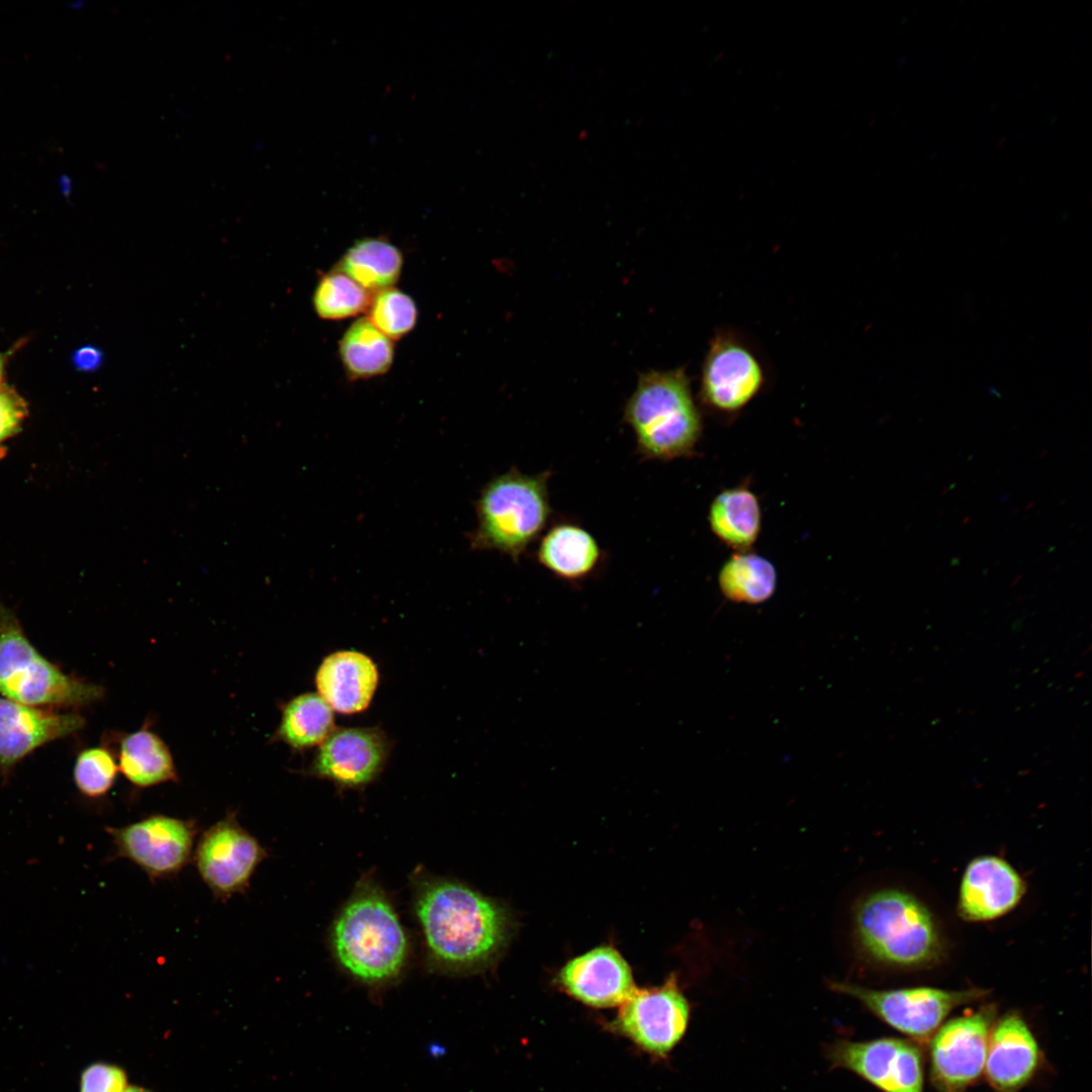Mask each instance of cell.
I'll return each mask as SVG.
<instances>
[{
  "instance_id": "cell-11",
  "label": "cell",
  "mask_w": 1092,
  "mask_h": 1092,
  "mask_svg": "<svg viewBox=\"0 0 1092 1092\" xmlns=\"http://www.w3.org/2000/svg\"><path fill=\"white\" fill-rule=\"evenodd\" d=\"M691 1008L672 974L663 985L635 990L610 1027L643 1052L666 1057L684 1037Z\"/></svg>"
},
{
  "instance_id": "cell-6",
  "label": "cell",
  "mask_w": 1092,
  "mask_h": 1092,
  "mask_svg": "<svg viewBox=\"0 0 1092 1092\" xmlns=\"http://www.w3.org/2000/svg\"><path fill=\"white\" fill-rule=\"evenodd\" d=\"M103 689L75 677L32 645L16 616L0 603V695L31 707L77 708L102 698Z\"/></svg>"
},
{
  "instance_id": "cell-31",
  "label": "cell",
  "mask_w": 1092,
  "mask_h": 1092,
  "mask_svg": "<svg viewBox=\"0 0 1092 1092\" xmlns=\"http://www.w3.org/2000/svg\"><path fill=\"white\" fill-rule=\"evenodd\" d=\"M28 416L25 399L13 388L0 385V444L14 437L22 429Z\"/></svg>"
},
{
  "instance_id": "cell-9",
  "label": "cell",
  "mask_w": 1092,
  "mask_h": 1092,
  "mask_svg": "<svg viewBox=\"0 0 1092 1092\" xmlns=\"http://www.w3.org/2000/svg\"><path fill=\"white\" fill-rule=\"evenodd\" d=\"M994 1004L944 1021L929 1043V1075L937 1092H966L984 1075Z\"/></svg>"
},
{
  "instance_id": "cell-7",
  "label": "cell",
  "mask_w": 1092,
  "mask_h": 1092,
  "mask_svg": "<svg viewBox=\"0 0 1092 1092\" xmlns=\"http://www.w3.org/2000/svg\"><path fill=\"white\" fill-rule=\"evenodd\" d=\"M830 987L861 1002L878 1018L915 1042L927 1043L957 1008L983 1000V988L949 990L929 986L877 990L832 982Z\"/></svg>"
},
{
  "instance_id": "cell-29",
  "label": "cell",
  "mask_w": 1092,
  "mask_h": 1092,
  "mask_svg": "<svg viewBox=\"0 0 1092 1092\" xmlns=\"http://www.w3.org/2000/svg\"><path fill=\"white\" fill-rule=\"evenodd\" d=\"M118 763L105 747H90L81 751L74 765V782L80 793L88 798H100L113 786Z\"/></svg>"
},
{
  "instance_id": "cell-23",
  "label": "cell",
  "mask_w": 1092,
  "mask_h": 1092,
  "mask_svg": "<svg viewBox=\"0 0 1092 1092\" xmlns=\"http://www.w3.org/2000/svg\"><path fill=\"white\" fill-rule=\"evenodd\" d=\"M118 768L129 783L140 788L177 779L168 746L156 733L145 728L121 739Z\"/></svg>"
},
{
  "instance_id": "cell-10",
  "label": "cell",
  "mask_w": 1092,
  "mask_h": 1092,
  "mask_svg": "<svg viewBox=\"0 0 1092 1092\" xmlns=\"http://www.w3.org/2000/svg\"><path fill=\"white\" fill-rule=\"evenodd\" d=\"M267 857V849L240 824L233 811L202 832L193 853L199 877L221 901L245 894Z\"/></svg>"
},
{
  "instance_id": "cell-28",
  "label": "cell",
  "mask_w": 1092,
  "mask_h": 1092,
  "mask_svg": "<svg viewBox=\"0 0 1092 1092\" xmlns=\"http://www.w3.org/2000/svg\"><path fill=\"white\" fill-rule=\"evenodd\" d=\"M366 316L390 340H398L416 326L418 308L415 300L394 287L372 293Z\"/></svg>"
},
{
  "instance_id": "cell-4",
  "label": "cell",
  "mask_w": 1092,
  "mask_h": 1092,
  "mask_svg": "<svg viewBox=\"0 0 1092 1092\" xmlns=\"http://www.w3.org/2000/svg\"><path fill=\"white\" fill-rule=\"evenodd\" d=\"M624 420L645 460L671 461L694 455L703 429L689 379L679 369L641 375L626 402Z\"/></svg>"
},
{
  "instance_id": "cell-24",
  "label": "cell",
  "mask_w": 1092,
  "mask_h": 1092,
  "mask_svg": "<svg viewBox=\"0 0 1092 1092\" xmlns=\"http://www.w3.org/2000/svg\"><path fill=\"white\" fill-rule=\"evenodd\" d=\"M339 354L348 377L367 379L386 373L394 357L392 341L367 317H360L344 333Z\"/></svg>"
},
{
  "instance_id": "cell-22",
  "label": "cell",
  "mask_w": 1092,
  "mask_h": 1092,
  "mask_svg": "<svg viewBox=\"0 0 1092 1092\" xmlns=\"http://www.w3.org/2000/svg\"><path fill=\"white\" fill-rule=\"evenodd\" d=\"M402 265L403 257L397 247L382 238H365L355 242L334 268L374 293L393 287Z\"/></svg>"
},
{
  "instance_id": "cell-32",
  "label": "cell",
  "mask_w": 1092,
  "mask_h": 1092,
  "mask_svg": "<svg viewBox=\"0 0 1092 1092\" xmlns=\"http://www.w3.org/2000/svg\"><path fill=\"white\" fill-rule=\"evenodd\" d=\"M103 362V353L97 347L88 345L78 349L73 356L74 365L81 371H94Z\"/></svg>"
},
{
  "instance_id": "cell-26",
  "label": "cell",
  "mask_w": 1092,
  "mask_h": 1092,
  "mask_svg": "<svg viewBox=\"0 0 1092 1092\" xmlns=\"http://www.w3.org/2000/svg\"><path fill=\"white\" fill-rule=\"evenodd\" d=\"M777 570L765 557L743 551L734 553L721 567L722 594L736 603L759 604L769 599L777 586Z\"/></svg>"
},
{
  "instance_id": "cell-1",
  "label": "cell",
  "mask_w": 1092,
  "mask_h": 1092,
  "mask_svg": "<svg viewBox=\"0 0 1092 1092\" xmlns=\"http://www.w3.org/2000/svg\"><path fill=\"white\" fill-rule=\"evenodd\" d=\"M411 883L429 971L465 976L495 963L511 933L505 907L462 882L421 869Z\"/></svg>"
},
{
  "instance_id": "cell-18",
  "label": "cell",
  "mask_w": 1092,
  "mask_h": 1092,
  "mask_svg": "<svg viewBox=\"0 0 1092 1092\" xmlns=\"http://www.w3.org/2000/svg\"><path fill=\"white\" fill-rule=\"evenodd\" d=\"M77 713L54 712L0 696V768L11 769L38 747L79 731Z\"/></svg>"
},
{
  "instance_id": "cell-33",
  "label": "cell",
  "mask_w": 1092,
  "mask_h": 1092,
  "mask_svg": "<svg viewBox=\"0 0 1092 1092\" xmlns=\"http://www.w3.org/2000/svg\"><path fill=\"white\" fill-rule=\"evenodd\" d=\"M59 184L61 186V189H62L63 193H65V194H68L72 189V181L66 175L60 177Z\"/></svg>"
},
{
  "instance_id": "cell-15",
  "label": "cell",
  "mask_w": 1092,
  "mask_h": 1092,
  "mask_svg": "<svg viewBox=\"0 0 1092 1092\" xmlns=\"http://www.w3.org/2000/svg\"><path fill=\"white\" fill-rule=\"evenodd\" d=\"M1025 893V881L1009 861L997 855H980L963 873L957 911L968 922L992 921L1014 910Z\"/></svg>"
},
{
  "instance_id": "cell-5",
  "label": "cell",
  "mask_w": 1092,
  "mask_h": 1092,
  "mask_svg": "<svg viewBox=\"0 0 1092 1092\" xmlns=\"http://www.w3.org/2000/svg\"><path fill=\"white\" fill-rule=\"evenodd\" d=\"M549 470L526 474L517 468L492 478L477 500V548L494 550L516 563L549 524Z\"/></svg>"
},
{
  "instance_id": "cell-8",
  "label": "cell",
  "mask_w": 1092,
  "mask_h": 1092,
  "mask_svg": "<svg viewBox=\"0 0 1092 1092\" xmlns=\"http://www.w3.org/2000/svg\"><path fill=\"white\" fill-rule=\"evenodd\" d=\"M113 858H126L152 882L177 877L193 859L198 832L193 820L153 814L121 827H107Z\"/></svg>"
},
{
  "instance_id": "cell-27",
  "label": "cell",
  "mask_w": 1092,
  "mask_h": 1092,
  "mask_svg": "<svg viewBox=\"0 0 1092 1092\" xmlns=\"http://www.w3.org/2000/svg\"><path fill=\"white\" fill-rule=\"evenodd\" d=\"M371 296L351 277L333 268L318 279L312 303L320 317L343 320L366 311Z\"/></svg>"
},
{
  "instance_id": "cell-21",
  "label": "cell",
  "mask_w": 1092,
  "mask_h": 1092,
  "mask_svg": "<svg viewBox=\"0 0 1092 1092\" xmlns=\"http://www.w3.org/2000/svg\"><path fill=\"white\" fill-rule=\"evenodd\" d=\"M708 521L713 534L724 544L747 551L761 529V509L755 493L745 486L727 488L712 502Z\"/></svg>"
},
{
  "instance_id": "cell-13",
  "label": "cell",
  "mask_w": 1092,
  "mask_h": 1092,
  "mask_svg": "<svg viewBox=\"0 0 1092 1092\" xmlns=\"http://www.w3.org/2000/svg\"><path fill=\"white\" fill-rule=\"evenodd\" d=\"M389 750L388 738L379 728L335 729L321 744L307 775L341 789H363L379 777Z\"/></svg>"
},
{
  "instance_id": "cell-3",
  "label": "cell",
  "mask_w": 1092,
  "mask_h": 1092,
  "mask_svg": "<svg viewBox=\"0 0 1092 1092\" xmlns=\"http://www.w3.org/2000/svg\"><path fill=\"white\" fill-rule=\"evenodd\" d=\"M859 952L881 967L917 971L938 965L946 940L931 909L915 894L886 888L861 898L853 911Z\"/></svg>"
},
{
  "instance_id": "cell-20",
  "label": "cell",
  "mask_w": 1092,
  "mask_h": 1092,
  "mask_svg": "<svg viewBox=\"0 0 1092 1092\" xmlns=\"http://www.w3.org/2000/svg\"><path fill=\"white\" fill-rule=\"evenodd\" d=\"M377 684V666L370 657L355 650L328 655L315 674L318 696L332 710L342 714L365 710Z\"/></svg>"
},
{
  "instance_id": "cell-19",
  "label": "cell",
  "mask_w": 1092,
  "mask_h": 1092,
  "mask_svg": "<svg viewBox=\"0 0 1092 1092\" xmlns=\"http://www.w3.org/2000/svg\"><path fill=\"white\" fill-rule=\"evenodd\" d=\"M537 562L557 579L577 584L597 574L605 553L596 537L569 521L553 524L539 539Z\"/></svg>"
},
{
  "instance_id": "cell-34",
  "label": "cell",
  "mask_w": 1092,
  "mask_h": 1092,
  "mask_svg": "<svg viewBox=\"0 0 1092 1092\" xmlns=\"http://www.w3.org/2000/svg\"><path fill=\"white\" fill-rule=\"evenodd\" d=\"M4 369H5V356L0 353V385L2 384V379H3V375H4Z\"/></svg>"
},
{
  "instance_id": "cell-14",
  "label": "cell",
  "mask_w": 1092,
  "mask_h": 1092,
  "mask_svg": "<svg viewBox=\"0 0 1092 1092\" xmlns=\"http://www.w3.org/2000/svg\"><path fill=\"white\" fill-rule=\"evenodd\" d=\"M764 381L762 367L752 352L728 335L711 342L701 377V398L711 408L735 413L759 392Z\"/></svg>"
},
{
  "instance_id": "cell-25",
  "label": "cell",
  "mask_w": 1092,
  "mask_h": 1092,
  "mask_svg": "<svg viewBox=\"0 0 1092 1092\" xmlns=\"http://www.w3.org/2000/svg\"><path fill=\"white\" fill-rule=\"evenodd\" d=\"M335 730L332 709L317 695L296 696L283 707L274 739L295 750L321 745Z\"/></svg>"
},
{
  "instance_id": "cell-12",
  "label": "cell",
  "mask_w": 1092,
  "mask_h": 1092,
  "mask_svg": "<svg viewBox=\"0 0 1092 1092\" xmlns=\"http://www.w3.org/2000/svg\"><path fill=\"white\" fill-rule=\"evenodd\" d=\"M826 1054L834 1067L853 1072L882 1092H924L923 1052L914 1040H838Z\"/></svg>"
},
{
  "instance_id": "cell-17",
  "label": "cell",
  "mask_w": 1092,
  "mask_h": 1092,
  "mask_svg": "<svg viewBox=\"0 0 1092 1092\" xmlns=\"http://www.w3.org/2000/svg\"><path fill=\"white\" fill-rule=\"evenodd\" d=\"M559 986L574 999L596 1008L621 1006L636 990L632 972L611 946H600L565 964Z\"/></svg>"
},
{
  "instance_id": "cell-2",
  "label": "cell",
  "mask_w": 1092,
  "mask_h": 1092,
  "mask_svg": "<svg viewBox=\"0 0 1092 1092\" xmlns=\"http://www.w3.org/2000/svg\"><path fill=\"white\" fill-rule=\"evenodd\" d=\"M329 939L340 969L371 989L396 983L410 962L407 933L388 895L370 875L356 883L333 920Z\"/></svg>"
},
{
  "instance_id": "cell-35",
  "label": "cell",
  "mask_w": 1092,
  "mask_h": 1092,
  "mask_svg": "<svg viewBox=\"0 0 1092 1092\" xmlns=\"http://www.w3.org/2000/svg\"><path fill=\"white\" fill-rule=\"evenodd\" d=\"M122 1092H150V1091L145 1089V1088H142V1087L127 1086L125 1088V1090H123Z\"/></svg>"
},
{
  "instance_id": "cell-16",
  "label": "cell",
  "mask_w": 1092,
  "mask_h": 1092,
  "mask_svg": "<svg viewBox=\"0 0 1092 1092\" xmlns=\"http://www.w3.org/2000/svg\"><path fill=\"white\" fill-rule=\"evenodd\" d=\"M1042 1061L1038 1041L1017 1011L996 1017L988 1040L984 1075L995 1092H1019Z\"/></svg>"
},
{
  "instance_id": "cell-30",
  "label": "cell",
  "mask_w": 1092,
  "mask_h": 1092,
  "mask_svg": "<svg viewBox=\"0 0 1092 1092\" xmlns=\"http://www.w3.org/2000/svg\"><path fill=\"white\" fill-rule=\"evenodd\" d=\"M126 1087L127 1078L123 1069L108 1063L89 1065L80 1078V1092H122Z\"/></svg>"
}]
</instances>
